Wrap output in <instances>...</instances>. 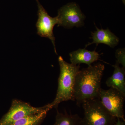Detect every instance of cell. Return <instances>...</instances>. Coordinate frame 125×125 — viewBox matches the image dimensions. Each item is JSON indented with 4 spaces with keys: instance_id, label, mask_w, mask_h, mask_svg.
<instances>
[{
    "instance_id": "cell-1",
    "label": "cell",
    "mask_w": 125,
    "mask_h": 125,
    "mask_svg": "<svg viewBox=\"0 0 125 125\" xmlns=\"http://www.w3.org/2000/svg\"><path fill=\"white\" fill-rule=\"evenodd\" d=\"M104 69V65L98 62L78 72L75 78L74 94L75 101L78 106L86 100L99 98Z\"/></svg>"
},
{
    "instance_id": "cell-2",
    "label": "cell",
    "mask_w": 125,
    "mask_h": 125,
    "mask_svg": "<svg viewBox=\"0 0 125 125\" xmlns=\"http://www.w3.org/2000/svg\"><path fill=\"white\" fill-rule=\"evenodd\" d=\"M60 73L58 79V87L55 98L49 106L57 108L59 104L64 101H75L74 85L76 74L80 70V65L68 63L62 57L58 58Z\"/></svg>"
},
{
    "instance_id": "cell-3",
    "label": "cell",
    "mask_w": 125,
    "mask_h": 125,
    "mask_svg": "<svg viewBox=\"0 0 125 125\" xmlns=\"http://www.w3.org/2000/svg\"><path fill=\"white\" fill-rule=\"evenodd\" d=\"M84 117L81 125H113L117 118L104 107L99 98L89 99L82 104Z\"/></svg>"
},
{
    "instance_id": "cell-4",
    "label": "cell",
    "mask_w": 125,
    "mask_h": 125,
    "mask_svg": "<svg viewBox=\"0 0 125 125\" xmlns=\"http://www.w3.org/2000/svg\"><path fill=\"white\" fill-rule=\"evenodd\" d=\"M125 95L117 90L110 88L105 90L101 88L99 98L108 112L113 116L125 121L124 104Z\"/></svg>"
},
{
    "instance_id": "cell-5",
    "label": "cell",
    "mask_w": 125,
    "mask_h": 125,
    "mask_svg": "<svg viewBox=\"0 0 125 125\" xmlns=\"http://www.w3.org/2000/svg\"><path fill=\"white\" fill-rule=\"evenodd\" d=\"M48 108H52L49 104L42 107H35L28 103L15 99L12 101L9 111L0 120V125H9L21 118L39 113Z\"/></svg>"
},
{
    "instance_id": "cell-6",
    "label": "cell",
    "mask_w": 125,
    "mask_h": 125,
    "mask_svg": "<svg viewBox=\"0 0 125 125\" xmlns=\"http://www.w3.org/2000/svg\"><path fill=\"white\" fill-rule=\"evenodd\" d=\"M58 26L65 28L80 27L84 25L85 16L76 4L70 3L62 7L58 11Z\"/></svg>"
},
{
    "instance_id": "cell-7",
    "label": "cell",
    "mask_w": 125,
    "mask_h": 125,
    "mask_svg": "<svg viewBox=\"0 0 125 125\" xmlns=\"http://www.w3.org/2000/svg\"><path fill=\"white\" fill-rule=\"evenodd\" d=\"M37 2L38 10V19L36 24L37 34L39 36L47 38L51 41L54 50L56 53L55 45V37L53 33V29L56 24H59L58 17L54 18L49 15L38 0H36Z\"/></svg>"
},
{
    "instance_id": "cell-8",
    "label": "cell",
    "mask_w": 125,
    "mask_h": 125,
    "mask_svg": "<svg viewBox=\"0 0 125 125\" xmlns=\"http://www.w3.org/2000/svg\"><path fill=\"white\" fill-rule=\"evenodd\" d=\"M96 31L92 32V42L87 44L85 47L95 43L98 45L103 43L111 48H114L118 45L120 39L114 34L108 28L106 29H99L96 26Z\"/></svg>"
},
{
    "instance_id": "cell-9",
    "label": "cell",
    "mask_w": 125,
    "mask_h": 125,
    "mask_svg": "<svg viewBox=\"0 0 125 125\" xmlns=\"http://www.w3.org/2000/svg\"><path fill=\"white\" fill-rule=\"evenodd\" d=\"M71 64L75 65L84 63L90 66L92 63L99 60L100 55L95 51H88L84 49H79L70 53Z\"/></svg>"
},
{
    "instance_id": "cell-10",
    "label": "cell",
    "mask_w": 125,
    "mask_h": 125,
    "mask_svg": "<svg viewBox=\"0 0 125 125\" xmlns=\"http://www.w3.org/2000/svg\"><path fill=\"white\" fill-rule=\"evenodd\" d=\"M119 65L116 62L113 66V73L107 80L106 84L107 87L117 90L125 95V68L120 67Z\"/></svg>"
},
{
    "instance_id": "cell-11",
    "label": "cell",
    "mask_w": 125,
    "mask_h": 125,
    "mask_svg": "<svg viewBox=\"0 0 125 125\" xmlns=\"http://www.w3.org/2000/svg\"><path fill=\"white\" fill-rule=\"evenodd\" d=\"M51 108H48L42 112L28 116L15 121L9 125H39L46 116Z\"/></svg>"
},
{
    "instance_id": "cell-12",
    "label": "cell",
    "mask_w": 125,
    "mask_h": 125,
    "mask_svg": "<svg viewBox=\"0 0 125 125\" xmlns=\"http://www.w3.org/2000/svg\"><path fill=\"white\" fill-rule=\"evenodd\" d=\"M82 118L78 114L61 113L57 112L54 125H81Z\"/></svg>"
},
{
    "instance_id": "cell-13",
    "label": "cell",
    "mask_w": 125,
    "mask_h": 125,
    "mask_svg": "<svg viewBox=\"0 0 125 125\" xmlns=\"http://www.w3.org/2000/svg\"><path fill=\"white\" fill-rule=\"evenodd\" d=\"M125 48L117 49L115 52V56L117 60L116 62L119 64H122L124 68H125Z\"/></svg>"
},
{
    "instance_id": "cell-14",
    "label": "cell",
    "mask_w": 125,
    "mask_h": 125,
    "mask_svg": "<svg viewBox=\"0 0 125 125\" xmlns=\"http://www.w3.org/2000/svg\"><path fill=\"white\" fill-rule=\"evenodd\" d=\"M115 125H125V121L117 118L116 122L115 123Z\"/></svg>"
},
{
    "instance_id": "cell-15",
    "label": "cell",
    "mask_w": 125,
    "mask_h": 125,
    "mask_svg": "<svg viewBox=\"0 0 125 125\" xmlns=\"http://www.w3.org/2000/svg\"><path fill=\"white\" fill-rule=\"evenodd\" d=\"M122 0V1H123V3H124V4H125V0Z\"/></svg>"
}]
</instances>
